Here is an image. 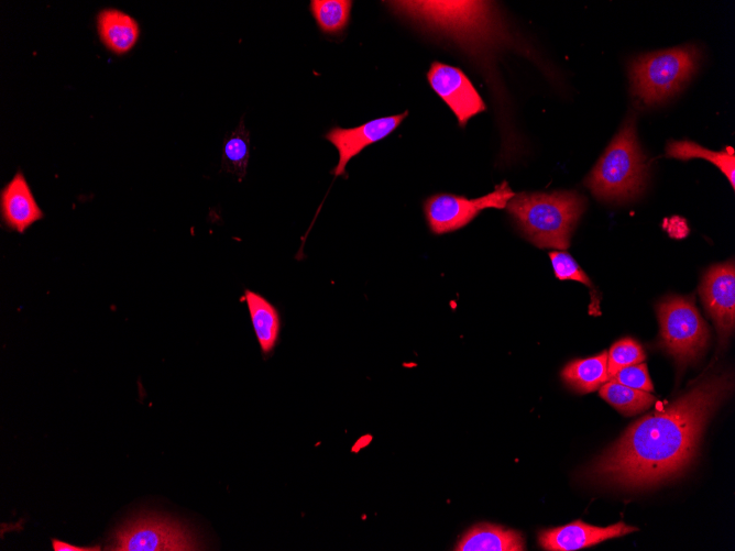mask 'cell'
Instances as JSON below:
<instances>
[{
  "label": "cell",
  "mask_w": 735,
  "mask_h": 551,
  "mask_svg": "<svg viewBox=\"0 0 735 551\" xmlns=\"http://www.w3.org/2000/svg\"><path fill=\"white\" fill-rule=\"evenodd\" d=\"M699 57L698 49L692 45L636 57L629 65L632 93L646 106L666 101L691 79Z\"/></svg>",
  "instance_id": "cell-4"
},
{
  "label": "cell",
  "mask_w": 735,
  "mask_h": 551,
  "mask_svg": "<svg viewBox=\"0 0 735 551\" xmlns=\"http://www.w3.org/2000/svg\"><path fill=\"white\" fill-rule=\"evenodd\" d=\"M244 299L252 326L264 355L270 354L277 340L281 319L277 309L260 294L245 289Z\"/></svg>",
  "instance_id": "cell-15"
},
{
  "label": "cell",
  "mask_w": 735,
  "mask_h": 551,
  "mask_svg": "<svg viewBox=\"0 0 735 551\" xmlns=\"http://www.w3.org/2000/svg\"><path fill=\"white\" fill-rule=\"evenodd\" d=\"M251 150L250 133L241 119L239 125L223 140L221 169L233 174L239 181H242L246 174Z\"/></svg>",
  "instance_id": "cell-18"
},
{
  "label": "cell",
  "mask_w": 735,
  "mask_h": 551,
  "mask_svg": "<svg viewBox=\"0 0 735 551\" xmlns=\"http://www.w3.org/2000/svg\"><path fill=\"white\" fill-rule=\"evenodd\" d=\"M427 79L432 90L454 113L460 126H465L470 118L485 110L482 97L460 68L434 62Z\"/></svg>",
  "instance_id": "cell-9"
},
{
  "label": "cell",
  "mask_w": 735,
  "mask_h": 551,
  "mask_svg": "<svg viewBox=\"0 0 735 551\" xmlns=\"http://www.w3.org/2000/svg\"><path fill=\"white\" fill-rule=\"evenodd\" d=\"M660 323L658 348L680 368L695 362L710 341V330L694 305V296H668L657 306Z\"/></svg>",
  "instance_id": "cell-5"
},
{
  "label": "cell",
  "mask_w": 735,
  "mask_h": 551,
  "mask_svg": "<svg viewBox=\"0 0 735 551\" xmlns=\"http://www.w3.org/2000/svg\"><path fill=\"white\" fill-rule=\"evenodd\" d=\"M666 155L681 161L707 159L726 176L732 188L735 187V152L732 146H726L723 152H715L706 150L692 141H670L666 147Z\"/></svg>",
  "instance_id": "cell-17"
},
{
  "label": "cell",
  "mask_w": 735,
  "mask_h": 551,
  "mask_svg": "<svg viewBox=\"0 0 735 551\" xmlns=\"http://www.w3.org/2000/svg\"><path fill=\"white\" fill-rule=\"evenodd\" d=\"M648 167L639 146L635 119L628 118L596 162L584 184L604 201H628L646 187Z\"/></svg>",
  "instance_id": "cell-3"
},
{
  "label": "cell",
  "mask_w": 735,
  "mask_h": 551,
  "mask_svg": "<svg viewBox=\"0 0 735 551\" xmlns=\"http://www.w3.org/2000/svg\"><path fill=\"white\" fill-rule=\"evenodd\" d=\"M733 389L728 374L698 383L666 409L635 421L585 470L597 484L644 489L678 476L692 462L703 429Z\"/></svg>",
  "instance_id": "cell-1"
},
{
  "label": "cell",
  "mask_w": 735,
  "mask_h": 551,
  "mask_svg": "<svg viewBox=\"0 0 735 551\" xmlns=\"http://www.w3.org/2000/svg\"><path fill=\"white\" fill-rule=\"evenodd\" d=\"M524 539L518 531L480 524L471 528L456 546L457 551H522Z\"/></svg>",
  "instance_id": "cell-14"
},
{
  "label": "cell",
  "mask_w": 735,
  "mask_h": 551,
  "mask_svg": "<svg viewBox=\"0 0 735 551\" xmlns=\"http://www.w3.org/2000/svg\"><path fill=\"white\" fill-rule=\"evenodd\" d=\"M611 379L635 389H640L648 393L654 390L647 365L645 363H637L623 367Z\"/></svg>",
  "instance_id": "cell-23"
},
{
  "label": "cell",
  "mask_w": 735,
  "mask_h": 551,
  "mask_svg": "<svg viewBox=\"0 0 735 551\" xmlns=\"http://www.w3.org/2000/svg\"><path fill=\"white\" fill-rule=\"evenodd\" d=\"M600 396L625 416L637 415L656 401L650 393L622 385L613 379L601 386Z\"/></svg>",
  "instance_id": "cell-19"
},
{
  "label": "cell",
  "mask_w": 735,
  "mask_h": 551,
  "mask_svg": "<svg viewBox=\"0 0 735 551\" xmlns=\"http://www.w3.org/2000/svg\"><path fill=\"white\" fill-rule=\"evenodd\" d=\"M199 548L193 531L180 521L157 513H141L120 525L103 550L188 551Z\"/></svg>",
  "instance_id": "cell-6"
},
{
  "label": "cell",
  "mask_w": 735,
  "mask_h": 551,
  "mask_svg": "<svg viewBox=\"0 0 735 551\" xmlns=\"http://www.w3.org/2000/svg\"><path fill=\"white\" fill-rule=\"evenodd\" d=\"M97 30L101 43L117 55L131 51L140 35L138 22L117 9H103L98 13Z\"/></svg>",
  "instance_id": "cell-13"
},
{
  "label": "cell",
  "mask_w": 735,
  "mask_h": 551,
  "mask_svg": "<svg viewBox=\"0 0 735 551\" xmlns=\"http://www.w3.org/2000/svg\"><path fill=\"white\" fill-rule=\"evenodd\" d=\"M550 262L558 279L577 280L588 287H592V283L588 275L582 271L575 260L566 251L549 252Z\"/></svg>",
  "instance_id": "cell-22"
},
{
  "label": "cell",
  "mask_w": 735,
  "mask_h": 551,
  "mask_svg": "<svg viewBox=\"0 0 735 551\" xmlns=\"http://www.w3.org/2000/svg\"><path fill=\"white\" fill-rule=\"evenodd\" d=\"M561 377L567 385L581 394L596 390L608 381L607 353L602 352L568 363L561 372Z\"/></svg>",
  "instance_id": "cell-16"
},
{
  "label": "cell",
  "mask_w": 735,
  "mask_h": 551,
  "mask_svg": "<svg viewBox=\"0 0 735 551\" xmlns=\"http://www.w3.org/2000/svg\"><path fill=\"white\" fill-rule=\"evenodd\" d=\"M646 355L641 345L630 339L625 338L615 342L607 353V376L608 381L623 367L641 363Z\"/></svg>",
  "instance_id": "cell-21"
},
{
  "label": "cell",
  "mask_w": 735,
  "mask_h": 551,
  "mask_svg": "<svg viewBox=\"0 0 735 551\" xmlns=\"http://www.w3.org/2000/svg\"><path fill=\"white\" fill-rule=\"evenodd\" d=\"M637 530L636 527L627 526L623 521L608 527H595L577 520L562 527L540 531L538 541L545 550L572 551Z\"/></svg>",
  "instance_id": "cell-11"
},
{
  "label": "cell",
  "mask_w": 735,
  "mask_h": 551,
  "mask_svg": "<svg viewBox=\"0 0 735 551\" xmlns=\"http://www.w3.org/2000/svg\"><path fill=\"white\" fill-rule=\"evenodd\" d=\"M52 547L54 551H99L100 546L95 547H79L58 539H52Z\"/></svg>",
  "instance_id": "cell-24"
},
{
  "label": "cell",
  "mask_w": 735,
  "mask_h": 551,
  "mask_svg": "<svg viewBox=\"0 0 735 551\" xmlns=\"http://www.w3.org/2000/svg\"><path fill=\"white\" fill-rule=\"evenodd\" d=\"M515 196L507 181L495 187L492 192L469 199L451 194H438L427 198L424 212L434 234H443L469 224L482 210L503 209Z\"/></svg>",
  "instance_id": "cell-7"
},
{
  "label": "cell",
  "mask_w": 735,
  "mask_h": 551,
  "mask_svg": "<svg viewBox=\"0 0 735 551\" xmlns=\"http://www.w3.org/2000/svg\"><path fill=\"white\" fill-rule=\"evenodd\" d=\"M352 3L348 0H312L309 10L322 33L338 35L349 23Z\"/></svg>",
  "instance_id": "cell-20"
},
{
  "label": "cell",
  "mask_w": 735,
  "mask_h": 551,
  "mask_svg": "<svg viewBox=\"0 0 735 551\" xmlns=\"http://www.w3.org/2000/svg\"><path fill=\"white\" fill-rule=\"evenodd\" d=\"M407 114L408 111L396 115L382 117L355 128H331L325 134V139L332 143L339 153L338 164L331 173L334 176L344 175L345 166L352 157L366 146L388 136L397 129Z\"/></svg>",
  "instance_id": "cell-10"
},
{
  "label": "cell",
  "mask_w": 735,
  "mask_h": 551,
  "mask_svg": "<svg viewBox=\"0 0 735 551\" xmlns=\"http://www.w3.org/2000/svg\"><path fill=\"white\" fill-rule=\"evenodd\" d=\"M700 294L716 327L718 341L723 345L735 326L734 262L728 261L711 266L703 277Z\"/></svg>",
  "instance_id": "cell-8"
},
{
  "label": "cell",
  "mask_w": 735,
  "mask_h": 551,
  "mask_svg": "<svg viewBox=\"0 0 735 551\" xmlns=\"http://www.w3.org/2000/svg\"><path fill=\"white\" fill-rule=\"evenodd\" d=\"M577 191L519 192L506 205L525 238L539 249L567 250L572 232L585 210Z\"/></svg>",
  "instance_id": "cell-2"
},
{
  "label": "cell",
  "mask_w": 735,
  "mask_h": 551,
  "mask_svg": "<svg viewBox=\"0 0 735 551\" xmlns=\"http://www.w3.org/2000/svg\"><path fill=\"white\" fill-rule=\"evenodd\" d=\"M2 222L9 230L23 233L44 214L21 172L2 188L0 194Z\"/></svg>",
  "instance_id": "cell-12"
}]
</instances>
